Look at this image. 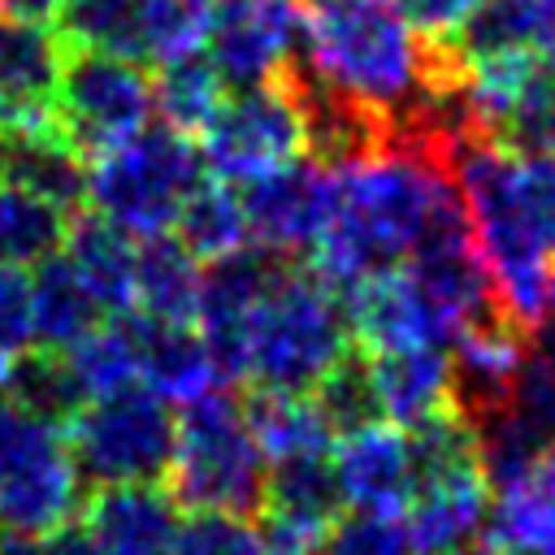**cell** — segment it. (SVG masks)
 Instances as JSON below:
<instances>
[{
	"instance_id": "cell-1",
	"label": "cell",
	"mask_w": 555,
	"mask_h": 555,
	"mask_svg": "<svg viewBox=\"0 0 555 555\" xmlns=\"http://www.w3.org/2000/svg\"><path fill=\"white\" fill-rule=\"evenodd\" d=\"M447 147L421 130H386L330 165V212L312 247V273L334 291L403 264L429 221L455 195Z\"/></svg>"
},
{
	"instance_id": "cell-2",
	"label": "cell",
	"mask_w": 555,
	"mask_h": 555,
	"mask_svg": "<svg viewBox=\"0 0 555 555\" xmlns=\"http://www.w3.org/2000/svg\"><path fill=\"white\" fill-rule=\"evenodd\" d=\"M490 304L520 330L546 312L555 273V152H525L494 139H455L447 147Z\"/></svg>"
},
{
	"instance_id": "cell-3",
	"label": "cell",
	"mask_w": 555,
	"mask_h": 555,
	"mask_svg": "<svg viewBox=\"0 0 555 555\" xmlns=\"http://www.w3.org/2000/svg\"><path fill=\"white\" fill-rule=\"evenodd\" d=\"M299 56L312 91L360 108L382 130H425L442 87V52L386 0L304 4Z\"/></svg>"
},
{
	"instance_id": "cell-4",
	"label": "cell",
	"mask_w": 555,
	"mask_h": 555,
	"mask_svg": "<svg viewBox=\"0 0 555 555\" xmlns=\"http://www.w3.org/2000/svg\"><path fill=\"white\" fill-rule=\"evenodd\" d=\"M347 343L351 330L338 291L312 269L278 264L243 325L234 377L256 382V390L312 395L347 360Z\"/></svg>"
},
{
	"instance_id": "cell-5",
	"label": "cell",
	"mask_w": 555,
	"mask_h": 555,
	"mask_svg": "<svg viewBox=\"0 0 555 555\" xmlns=\"http://www.w3.org/2000/svg\"><path fill=\"white\" fill-rule=\"evenodd\" d=\"M199 169L204 160L195 139L169 126H147L130 143L87 160L82 199L91 204V217H100L134 243H147L173 230L186 195L204 178Z\"/></svg>"
},
{
	"instance_id": "cell-6",
	"label": "cell",
	"mask_w": 555,
	"mask_h": 555,
	"mask_svg": "<svg viewBox=\"0 0 555 555\" xmlns=\"http://www.w3.org/2000/svg\"><path fill=\"white\" fill-rule=\"evenodd\" d=\"M269 464L247 429V412L230 390H208L178 412L169 494L191 512L247 516L264 503Z\"/></svg>"
},
{
	"instance_id": "cell-7",
	"label": "cell",
	"mask_w": 555,
	"mask_h": 555,
	"mask_svg": "<svg viewBox=\"0 0 555 555\" xmlns=\"http://www.w3.org/2000/svg\"><path fill=\"white\" fill-rule=\"evenodd\" d=\"M304 156H312V108L308 87L291 74L238 87L221 100L199 134V160L230 186H243Z\"/></svg>"
},
{
	"instance_id": "cell-8",
	"label": "cell",
	"mask_w": 555,
	"mask_h": 555,
	"mask_svg": "<svg viewBox=\"0 0 555 555\" xmlns=\"http://www.w3.org/2000/svg\"><path fill=\"white\" fill-rule=\"evenodd\" d=\"M82 507L65 425L0 395V533H43Z\"/></svg>"
},
{
	"instance_id": "cell-9",
	"label": "cell",
	"mask_w": 555,
	"mask_h": 555,
	"mask_svg": "<svg viewBox=\"0 0 555 555\" xmlns=\"http://www.w3.org/2000/svg\"><path fill=\"white\" fill-rule=\"evenodd\" d=\"M178 416L152 390L130 386L82 403L65 421V438L82 481L91 486H134L160 481L173 460Z\"/></svg>"
},
{
	"instance_id": "cell-10",
	"label": "cell",
	"mask_w": 555,
	"mask_h": 555,
	"mask_svg": "<svg viewBox=\"0 0 555 555\" xmlns=\"http://www.w3.org/2000/svg\"><path fill=\"white\" fill-rule=\"evenodd\" d=\"M152 113L156 100L143 61L69 48L52 95V117L82 160H95L143 134L152 126Z\"/></svg>"
},
{
	"instance_id": "cell-11",
	"label": "cell",
	"mask_w": 555,
	"mask_h": 555,
	"mask_svg": "<svg viewBox=\"0 0 555 555\" xmlns=\"http://www.w3.org/2000/svg\"><path fill=\"white\" fill-rule=\"evenodd\" d=\"M347 330L360 343V351H403V347H451L473 321L460 304H451L442 291H434L421 273L408 264L382 269L351 291H343Z\"/></svg>"
},
{
	"instance_id": "cell-12",
	"label": "cell",
	"mask_w": 555,
	"mask_h": 555,
	"mask_svg": "<svg viewBox=\"0 0 555 555\" xmlns=\"http://www.w3.org/2000/svg\"><path fill=\"white\" fill-rule=\"evenodd\" d=\"M304 0H217L204 43L208 65L225 87L286 78L299 56Z\"/></svg>"
},
{
	"instance_id": "cell-13",
	"label": "cell",
	"mask_w": 555,
	"mask_h": 555,
	"mask_svg": "<svg viewBox=\"0 0 555 555\" xmlns=\"http://www.w3.org/2000/svg\"><path fill=\"white\" fill-rule=\"evenodd\" d=\"M238 195H243L256 251L273 260H291L304 251L312 256L330 212V165H321L317 156H304L243 182Z\"/></svg>"
},
{
	"instance_id": "cell-14",
	"label": "cell",
	"mask_w": 555,
	"mask_h": 555,
	"mask_svg": "<svg viewBox=\"0 0 555 555\" xmlns=\"http://www.w3.org/2000/svg\"><path fill=\"white\" fill-rule=\"evenodd\" d=\"M330 473H334L338 503L347 512L399 516L416 490L412 434L382 416L351 425L330 442Z\"/></svg>"
},
{
	"instance_id": "cell-15",
	"label": "cell",
	"mask_w": 555,
	"mask_h": 555,
	"mask_svg": "<svg viewBox=\"0 0 555 555\" xmlns=\"http://www.w3.org/2000/svg\"><path fill=\"white\" fill-rule=\"evenodd\" d=\"M490 512V481L481 460H455L416 473V490L399 512L416 555H451L481 538Z\"/></svg>"
},
{
	"instance_id": "cell-16",
	"label": "cell",
	"mask_w": 555,
	"mask_h": 555,
	"mask_svg": "<svg viewBox=\"0 0 555 555\" xmlns=\"http://www.w3.org/2000/svg\"><path fill=\"white\" fill-rule=\"evenodd\" d=\"M178 525V499L160 481L95 486L78 507V529L91 555H169Z\"/></svg>"
},
{
	"instance_id": "cell-17",
	"label": "cell",
	"mask_w": 555,
	"mask_h": 555,
	"mask_svg": "<svg viewBox=\"0 0 555 555\" xmlns=\"http://www.w3.org/2000/svg\"><path fill=\"white\" fill-rule=\"evenodd\" d=\"M0 178L17 182L56 208H74L87 195V160L61 134L52 113H13L0 126Z\"/></svg>"
},
{
	"instance_id": "cell-18",
	"label": "cell",
	"mask_w": 555,
	"mask_h": 555,
	"mask_svg": "<svg viewBox=\"0 0 555 555\" xmlns=\"http://www.w3.org/2000/svg\"><path fill=\"white\" fill-rule=\"evenodd\" d=\"M360 364H364L377 416L399 429H416L429 416L455 408V364L447 347L369 351Z\"/></svg>"
},
{
	"instance_id": "cell-19",
	"label": "cell",
	"mask_w": 555,
	"mask_h": 555,
	"mask_svg": "<svg viewBox=\"0 0 555 555\" xmlns=\"http://www.w3.org/2000/svg\"><path fill=\"white\" fill-rule=\"evenodd\" d=\"M555 52V0H481L447 43V65L542 61Z\"/></svg>"
},
{
	"instance_id": "cell-20",
	"label": "cell",
	"mask_w": 555,
	"mask_h": 555,
	"mask_svg": "<svg viewBox=\"0 0 555 555\" xmlns=\"http://www.w3.org/2000/svg\"><path fill=\"white\" fill-rule=\"evenodd\" d=\"M486 551H555V447L490 486Z\"/></svg>"
},
{
	"instance_id": "cell-21",
	"label": "cell",
	"mask_w": 555,
	"mask_h": 555,
	"mask_svg": "<svg viewBox=\"0 0 555 555\" xmlns=\"http://www.w3.org/2000/svg\"><path fill=\"white\" fill-rule=\"evenodd\" d=\"M525 351H529V338L507 317L486 312L481 321H473L455 338V356H451V364H455V408L473 421L494 412L507 399V390H512V382L525 364Z\"/></svg>"
},
{
	"instance_id": "cell-22",
	"label": "cell",
	"mask_w": 555,
	"mask_h": 555,
	"mask_svg": "<svg viewBox=\"0 0 555 555\" xmlns=\"http://www.w3.org/2000/svg\"><path fill=\"white\" fill-rule=\"evenodd\" d=\"M139 386L152 390L169 408H186L199 395L217 390L225 377L217 369L212 347L195 325H165L139 317Z\"/></svg>"
},
{
	"instance_id": "cell-23",
	"label": "cell",
	"mask_w": 555,
	"mask_h": 555,
	"mask_svg": "<svg viewBox=\"0 0 555 555\" xmlns=\"http://www.w3.org/2000/svg\"><path fill=\"white\" fill-rule=\"evenodd\" d=\"M65 39L52 26H26L0 17V100L13 113H52V95L65 69Z\"/></svg>"
},
{
	"instance_id": "cell-24",
	"label": "cell",
	"mask_w": 555,
	"mask_h": 555,
	"mask_svg": "<svg viewBox=\"0 0 555 555\" xmlns=\"http://www.w3.org/2000/svg\"><path fill=\"white\" fill-rule=\"evenodd\" d=\"M61 251L74 264L87 295L95 299L100 317L134 312V264H139V243L134 238L104 225L100 217H82L78 225H69V238H65Z\"/></svg>"
},
{
	"instance_id": "cell-25",
	"label": "cell",
	"mask_w": 555,
	"mask_h": 555,
	"mask_svg": "<svg viewBox=\"0 0 555 555\" xmlns=\"http://www.w3.org/2000/svg\"><path fill=\"white\" fill-rule=\"evenodd\" d=\"M199 291H204V264L173 234L139 243V264H134L139 317L165 321V325H195Z\"/></svg>"
},
{
	"instance_id": "cell-26",
	"label": "cell",
	"mask_w": 555,
	"mask_h": 555,
	"mask_svg": "<svg viewBox=\"0 0 555 555\" xmlns=\"http://www.w3.org/2000/svg\"><path fill=\"white\" fill-rule=\"evenodd\" d=\"M247 429L264 455V464H286V460H308V455H330L334 429L321 412V403L304 390H256L247 403Z\"/></svg>"
},
{
	"instance_id": "cell-27",
	"label": "cell",
	"mask_w": 555,
	"mask_h": 555,
	"mask_svg": "<svg viewBox=\"0 0 555 555\" xmlns=\"http://www.w3.org/2000/svg\"><path fill=\"white\" fill-rule=\"evenodd\" d=\"M139 330H143L139 312L108 317L87 338H78L69 351H61L82 403L139 386Z\"/></svg>"
},
{
	"instance_id": "cell-28",
	"label": "cell",
	"mask_w": 555,
	"mask_h": 555,
	"mask_svg": "<svg viewBox=\"0 0 555 555\" xmlns=\"http://www.w3.org/2000/svg\"><path fill=\"white\" fill-rule=\"evenodd\" d=\"M173 230H178L173 238L199 264H217V260H230V256H238V251L251 247L243 195H238V186H230L221 178H199L195 182V191L186 195Z\"/></svg>"
},
{
	"instance_id": "cell-29",
	"label": "cell",
	"mask_w": 555,
	"mask_h": 555,
	"mask_svg": "<svg viewBox=\"0 0 555 555\" xmlns=\"http://www.w3.org/2000/svg\"><path fill=\"white\" fill-rule=\"evenodd\" d=\"M30 308H35V338L43 351H69L78 338H87L104 317L87 286L78 282L65 251L35 264L30 273Z\"/></svg>"
},
{
	"instance_id": "cell-30",
	"label": "cell",
	"mask_w": 555,
	"mask_h": 555,
	"mask_svg": "<svg viewBox=\"0 0 555 555\" xmlns=\"http://www.w3.org/2000/svg\"><path fill=\"white\" fill-rule=\"evenodd\" d=\"M69 238V217L52 199L0 178V264L35 269L52 260Z\"/></svg>"
},
{
	"instance_id": "cell-31",
	"label": "cell",
	"mask_w": 555,
	"mask_h": 555,
	"mask_svg": "<svg viewBox=\"0 0 555 555\" xmlns=\"http://www.w3.org/2000/svg\"><path fill=\"white\" fill-rule=\"evenodd\" d=\"M152 100H156L160 126H169L186 139H199L225 100V82L217 78V69L199 52V56L160 65V74L152 78Z\"/></svg>"
},
{
	"instance_id": "cell-32",
	"label": "cell",
	"mask_w": 555,
	"mask_h": 555,
	"mask_svg": "<svg viewBox=\"0 0 555 555\" xmlns=\"http://www.w3.org/2000/svg\"><path fill=\"white\" fill-rule=\"evenodd\" d=\"M65 48L143 61L139 48V0H65L56 13Z\"/></svg>"
},
{
	"instance_id": "cell-33",
	"label": "cell",
	"mask_w": 555,
	"mask_h": 555,
	"mask_svg": "<svg viewBox=\"0 0 555 555\" xmlns=\"http://www.w3.org/2000/svg\"><path fill=\"white\" fill-rule=\"evenodd\" d=\"M217 0H139V48L143 61L169 65L199 56L212 30Z\"/></svg>"
},
{
	"instance_id": "cell-34",
	"label": "cell",
	"mask_w": 555,
	"mask_h": 555,
	"mask_svg": "<svg viewBox=\"0 0 555 555\" xmlns=\"http://www.w3.org/2000/svg\"><path fill=\"white\" fill-rule=\"evenodd\" d=\"M494 412H503L533 447L542 451L555 447V334H546L542 343H529L525 364Z\"/></svg>"
},
{
	"instance_id": "cell-35",
	"label": "cell",
	"mask_w": 555,
	"mask_h": 555,
	"mask_svg": "<svg viewBox=\"0 0 555 555\" xmlns=\"http://www.w3.org/2000/svg\"><path fill=\"white\" fill-rule=\"evenodd\" d=\"M264 512H286V516H308V520H338V490L330 473V455H308V460H286L273 464L264 477Z\"/></svg>"
},
{
	"instance_id": "cell-36",
	"label": "cell",
	"mask_w": 555,
	"mask_h": 555,
	"mask_svg": "<svg viewBox=\"0 0 555 555\" xmlns=\"http://www.w3.org/2000/svg\"><path fill=\"white\" fill-rule=\"evenodd\" d=\"M503 143L525 152H555V52L533 61Z\"/></svg>"
},
{
	"instance_id": "cell-37",
	"label": "cell",
	"mask_w": 555,
	"mask_h": 555,
	"mask_svg": "<svg viewBox=\"0 0 555 555\" xmlns=\"http://www.w3.org/2000/svg\"><path fill=\"white\" fill-rule=\"evenodd\" d=\"M169 555H264L260 525L234 512H191L178 525Z\"/></svg>"
},
{
	"instance_id": "cell-38",
	"label": "cell",
	"mask_w": 555,
	"mask_h": 555,
	"mask_svg": "<svg viewBox=\"0 0 555 555\" xmlns=\"http://www.w3.org/2000/svg\"><path fill=\"white\" fill-rule=\"evenodd\" d=\"M35 347L39 338H35V308H30V273L0 264V382Z\"/></svg>"
},
{
	"instance_id": "cell-39",
	"label": "cell",
	"mask_w": 555,
	"mask_h": 555,
	"mask_svg": "<svg viewBox=\"0 0 555 555\" xmlns=\"http://www.w3.org/2000/svg\"><path fill=\"white\" fill-rule=\"evenodd\" d=\"M321 555H416V551H412L399 516L351 512V516L334 520Z\"/></svg>"
},
{
	"instance_id": "cell-40",
	"label": "cell",
	"mask_w": 555,
	"mask_h": 555,
	"mask_svg": "<svg viewBox=\"0 0 555 555\" xmlns=\"http://www.w3.org/2000/svg\"><path fill=\"white\" fill-rule=\"evenodd\" d=\"M312 399L321 403V412H325V421H330L334 434H343V429L364 425V421L377 416L373 390H369V377H364V364H360V360H343V364L312 390Z\"/></svg>"
},
{
	"instance_id": "cell-41",
	"label": "cell",
	"mask_w": 555,
	"mask_h": 555,
	"mask_svg": "<svg viewBox=\"0 0 555 555\" xmlns=\"http://www.w3.org/2000/svg\"><path fill=\"white\" fill-rule=\"evenodd\" d=\"M429 48H447L455 39V30L468 22V13L481 4V0H386Z\"/></svg>"
},
{
	"instance_id": "cell-42",
	"label": "cell",
	"mask_w": 555,
	"mask_h": 555,
	"mask_svg": "<svg viewBox=\"0 0 555 555\" xmlns=\"http://www.w3.org/2000/svg\"><path fill=\"white\" fill-rule=\"evenodd\" d=\"M330 529H334V525H325V520L286 516V512H264V520H260V542H264V555H321Z\"/></svg>"
},
{
	"instance_id": "cell-43",
	"label": "cell",
	"mask_w": 555,
	"mask_h": 555,
	"mask_svg": "<svg viewBox=\"0 0 555 555\" xmlns=\"http://www.w3.org/2000/svg\"><path fill=\"white\" fill-rule=\"evenodd\" d=\"M0 555H91V551L82 529L69 520L43 533H0Z\"/></svg>"
},
{
	"instance_id": "cell-44",
	"label": "cell",
	"mask_w": 555,
	"mask_h": 555,
	"mask_svg": "<svg viewBox=\"0 0 555 555\" xmlns=\"http://www.w3.org/2000/svg\"><path fill=\"white\" fill-rule=\"evenodd\" d=\"M65 0H0L4 22H26V26H56Z\"/></svg>"
},
{
	"instance_id": "cell-45",
	"label": "cell",
	"mask_w": 555,
	"mask_h": 555,
	"mask_svg": "<svg viewBox=\"0 0 555 555\" xmlns=\"http://www.w3.org/2000/svg\"><path fill=\"white\" fill-rule=\"evenodd\" d=\"M542 321H546V334H555V273H551V291H546V312H542Z\"/></svg>"
},
{
	"instance_id": "cell-46",
	"label": "cell",
	"mask_w": 555,
	"mask_h": 555,
	"mask_svg": "<svg viewBox=\"0 0 555 555\" xmlns=\"http://www.w3.org/2000/svg\"><path fill=\"white\" fill-rule=\"evenodd\" d=\"M494 555H555V551H494Z\"/></svg>"
},
{
	"instance_id": "cell-47",
	"label": "cell",
	"mask_w": 555,
	"mask_h": 555,
	"mask_svg": "<svg viewBox=\"0 0 555 555\" xmlns=\"http://www.w3.org/2000/svg\"><path fill=\"white\" fill-rule=\"evenodd\" d=\"M451 555H490V551H486V546H481V551H477V546H464V551H451Z\"/></svg>"
},
{
	"instance_id": "cell-48",
	"label": "cell",
	"mask_w": 555,
	"mask_h": 555,
	"mask_svg": "<svg viewBox=\"0 0 555 555\" xmlns=\"http://www.w3.org/2000/svg\"><path fill=\"white\" fill-rule=\"evenodd\" d=\"M304 4H330V0H304Z\"/></svg>"
},
{
	"instance_id": "cell-49",
	"label": "cell",
	"mask_w": 555,
	"mask_h": 555,
	"mask_svg": "<svg viewBox=\"0 0 555 555\" xmlns=\"http://www.w3.org/2000/svg\"><path fill=\"white\" fill-rule=\"evenodd\" d=\"M0 126H4V100H0Z\"/></svg>"
}]
</instances>
